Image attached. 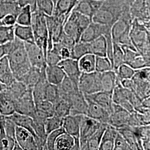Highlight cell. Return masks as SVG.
Listing matches in <instances>:
<instances>
[{
  "mask_svg": "<svg viewBox=\"0 0 150 150\" xmlns=\"http://www.w3.org/2000/svg\"><path fill=\"white\" fill-rule=\"evenodd\" d=\"M7 56L15 79L22 81L31 67L25 42L15 37L11 43V48Z\"/></svg>",
  "mask_w": 150,
  "mask_h": 150,
  "instance_id": "obj_1",
  "label": "cell"
},
{
  "mask_svg": "<svg viewBox=\"0 0 150 150\" xmlns=\"http://www.w3.org/2000/svg\"><path fill=\"white\" fill-rule=\"evenodd\" d=\"M134 18L132 22L129 36L136 51L142 56L150 58V32L147 23Z\"/></svg>",
  "mask_w": 150,
  "mask_h": 150,
  "instance_id": "obj_2",
  "label": "cell"
},
{
  "mask_svg": "<svg viewBox=\"0 0 150 150\" xmlns=\"http://www.w3.org/2000/svg\"><path fill=\"white\" fill-rule=\"evenodd\" d=\"M31 26L35 42L43 50L46 57L48 47V33L45 15L38 10L33 12Z\"/></svg>",
  "mask_w": 150,
  "mask_h": 150,
  "instance_id": "obj_3",
  "label": "cell"
},
{
  "mask_svg": "<svg viewBox=\"0 0 150 150\" xmlns=\"http://www.w3.org/2000/svg\"><path fill=\"white\" fill-rule=\"evenodd\" d=\"M78 86L79 90L85 95L102 91L101 73L96 71L91 73H82Z\"/></svg>",
  "mask_w": 150,
  "mask_h": 150,
  "instance_id": "obj_4",
  "label": "cell"
},
{
  "mask_svg": "<svg viewBox=\"0 0 150 150\" xmlns=\"http://www.w3.org/2000/svg\"><path fill=\"white\" fill-rule=\"evenodd\" d=\"M103 123L82 115L80 125V150H88V139L93 134Z\"/></svg>",
  "mask_w": 150,
  "mask_h": 150,
  "instance_id": "obj_5",
  "label": "cell"
},
{
  "mask_svg": "<svg viewBox=\"0 0 150 150\" xmlns=\"http://www.w3.org/2000/svg\"><path fill=\"white\" fill-rule=\"evenodd\" d=\"M15 112L33 118L35 115L36 104L32 95V89L27 88L21 96L15 100Z\"/></svg>",
  "mask_w": 150,
  "mask_h": 150,
  "instance_id": "obj_6",
  "label": "cell"
},
{
  "mask_svg": "<svg viewBox=\"0 0 150 150\" xmlns=\"http://www.w3.org/2000/svg\"><path fill=\"white\" fill-rule=\"evenodd\" d=\"M28 59L32 67L40 69H45L47 64L43 50L35 42H25Z\"/></svg>",
  "mask_w": 150,
  "mask_h": 150,
  "instance_id": "obj_7",
  "label": "cell"
},
{
  "mask_svg": "<svg viewBox=\"0 0 150 150\" xmlns=\"http://www.w3.org/2000/svg\"><path fill=\"white\" fill-rule=\"evenodd\" d=\"M66 99L71 106L70 115H86L88 108V102L85 96L80 90L71 94Z\"/></svg>",
  "mask_w": 150,
  "mask_h": 150,
  "instance_id": "obj_8",
  "label": "cell"
},
{
  "mask_svg": "<svg viewBox=\"0 0 150 150\" xmlns=\"http://www.w3.org/2000/svg\"><path fill=\"white\" fill-rule=\"evenodd\" d=\"M131 113L118 104H113L112 112L110 115L107 124L117 129L128 126Z\"/></svg>",
  "mask_w": 150,
  "mask_h": 150,
  "instance_id": "obj_9",
  "label": "cell"
},
{
  "mask_svg": "<svg viewBox=\"0 0 150 150\" xmlns=\"http://www.w3.org/2000/svg\"><path fill=\"white\" fill-rule=\"evenodd\" d=\"M111 27L108 25H104L91 22L90 25L82 32L80 41L85 42H90L97 38L104 36L111 32Z\"/></svg>",
  "mask_w": 150,
  "mask_h": 150,
  "instance_id": "obj_10",
  "label": "cell"
},
{
  "mask_svg": "<svg viewBox=\"0 0 150 150\" xmlns=\"http://www.w3.org/2000/svg\"><path fill=\"white\" fill-rule=\"evenodd\" d=\"M103 3L104 1L101 0H79L72 11H76L91 19Z\"/></svg>",
  "mask_w": 150,
  "mask_h": 150,
  "instance_id": "obj_11",
  "label": "cell"
},
{
  "mask_svg": "<svg viewBox=\"0 0 150 150\" xmlns=\"http://www.w3.org/2000/svg\"><path fill=\"white\" fill-rule=\"evenodd\" d=\"M15 137L22 150H38L34 136L27 129L16 126Z\"/></svg>",
  "mask_w": 150,
  "mask_h": 150,
  "instance_id": "obj_12",
  "label": "cell"
},
{
  "mask_svg": "<svg viewBox=\"0 0 150 150\" xmlns=\"http://www.w3.org/2000/svg\"><path fill=\"white\" fill-rule=\"evenodd\" d=\"M85 96L86 100L93 102L103 108L110 115L112 112L113 102L112 98V93L101 91Z\"/></svg>",
  "mask_w": 150,
  "mask_h": 150,
  "instance_id": "obj_13",
  "label": "cell"
},
{
  "mask_svg": "<svg viewBox=\"0 0 150 150\" xmlns=\"http://www.w3.org/2000/svg\"><path fill=\"white\" fill-rule=\"evenodd\" d=\"M58 65L64 71L66 76L78 84L82 74L79 68L78 60L72 58L62 59Z\"/></svg>",
  "mask_w": 150,
  "mask_h": 150,
  "instance_id": "obj_14",
  "label": "cell"
},
{
  "mask_svg": "<svg viewBox=\"0 0 150 150\" xmlns=\"http://www.w3.org/2000/svg\"><path fill=\"white\" fill-rule=\"evenodd\" d=\"M15 112V101L6 86L0 91V113L5 117H8Z\"/></svg>",
  "mask_w": 150,
  "mask_h": 150,
  "instance_id": "obj_15",
  "label": "cell"
},
{
  "mask_svg": "<svg viewBox=\"0 0 150 150\" xmlns=\"http://www.w3.org/2000/svg\"><path fill=\"white\" fill-rule=\"evenodd\" d=\"M82 116L69 115L64 118L62 127L66 133L74 137L80 138V125Z\"/></svg>",
  "mask_w": 150,
  "mask_h": 150,
  "instance_id": "obj_16",
  "label": "cell"
},
{
  "mask_svg": "<svg viewBox=\"0 0 150 150\" xmlns=\"http://www.w3.org/2000/svg\"><path fill=\"white\" fill-rule=\"evenodd\" d=\"M87 101L88 102V108L86 115L101 123L107 124L110 113L96 103L87 100Z\"/></svg>",
  "mask_w": 150,
  "mask_h": 150,
  "instance_id": "obj_17",
  "label": "cell"
},
{
  "mask_svg": "<svg viewBox=\"0 0 150 150\" xmlns=\"http://www.w3.org/2000/svg\"><path fill=\"white\" fill-rule=\"evenodd\" d=\"M79 0H57L54 4L53 16L67 19Z\"/></svg>",
  "mask_w": 150,
  "mask_h": 150,
  "instance_id": "obj_18",
  "label": "cell"
},
{
  "mask_svg": "<svg viewBox=\"0 0 150 150\" xmlns=\"http://www.w3.org/2000/svg\"><path fill=\"white\" fill-rule=\"evenodd\" d=\"M45 75L49 83L58 86L64 79L66 75L64 71L58 64L46 66Z\"/></svg>",
  "mask_w": 150,
  "mask_h": 150,
  "instance_id": "obj_19",
  "label": "cell"
},
{
  "mask_svg": "<svg viewBox=\"0 0 150 150\" xmlns=\"http://www.w3.org/2000/svg\"><path fill=\"white\" fill-rule=\"evenodd\" d=\"M101 82L102 91L112 93L114 88L120 82L113 70L101 73Z\"/></svg>",
  "mask_w": 150,
  "mask_h": 150,
  "instance_id": "obj_20",
  "label": "cell"
},
{
  "mask_svg": "<svg viewBox=\"0 0 150 150\" xmlns=\"http://www.w3.org/2000/svg\"><path fill=\"white\" fill-rule=\"evenodd\" d=\"M15 80L7 56H5L0 59V82L6 86H8Z\"/></svg>",
  "mask_w": 150,
  "mask_h": 150,
  "instance_id": "obj_21",
  "label": "cell"
},
{
  "mask_svg": "<svg viewBox=\"0 0 150 150\" xmlns=\"http://www.w3.org/2000/svg\"><path fill=\"white\" fill-rule=\"evenodd\" d=\"M7 117L11 120L17 126L30 131L34 136L35 138H36V134L33 129V120L31 117L15 112Z\"/></svg>",
  "mask_w": 150,
  "mask_h": 150,
  "instance_id": "obj_22",
  "label": "cell"
},
{
  "mask_svg": "<svg viewBox=\"0 0 150 150\" xmlns=\"http://www.w3.org/2000/svg\"><path fill=\"white\" fill-rule=\"evenodd\" d=\"M90 54L95 56H107V42L104 36H101L88 42Z\"/></svg>",
  "mask_w": 150,
  "mask_h": 150,
  "instance_id": "obj_23",
  "label": "cell"
},
{
  "mask_svg": "<svg viewBox=\"0 0 150 150\" xmlns=\"http://www.w3.org/2000/svg\"><path fill=\"white\" fill-rule=\"evenodd\" d=\"M129 145L131 150H141L138 139L132 127L126 126L117 129Z\"/></svg>",
  "mask_w": 150,
  "mask_h": 150,
  "instance_id": "obj_24",
  "label": "cell"
},
{
  "mask_svg": "<svg viewBox=\"0 0 150 150\" xmlns=\"http://www.w3.org/2000/svg\"><path fill=\"white\" fill-rule=\"evenodd\" d=\"M48 83L45 70L40 80L32 88V95L35 103L45 100V92Z\"/></svg>",
  "mask_w": 150,
  "mask_h": 150,
  "instance_id": "obj_25",
  "label": "cell"
},
{
  "mask_svg": "<svg viewBox=\"0 0 150 150\" xmlns=\"http://www.w3.org/2000/svg\"><path fill=\"white\" fill-rule=\"evenodd\" d=\"M58 88L60 97L63 98H66L71 94L79 91L78 84L66 76L62 82L58 85Z\"/></svg>",
  "mask_w": 150,
  "mask_h": 150,
  "instance_id": "obj_26",
  "label": "cell"
},
{
  "mask_svg": "<svg viewBox=\"0 0 150 150\" xmlns=\"http://www.w3.org/2000/svg\"><path fill=\"white\" fill-rule=\"evenodd\" d=\"M15 37L24 42H35L31 26H23L16 23L14 26Z\"/></svg>",
  "mask_w": 150,
  "mask_h": 150,
  "instance_id": "obj_27",
  "label": "cell"
},
{
  "mask_svg": "<svg viewBox=\"0 0 150 150\" xmlns=\"http://www.w3.org/2000/svg\"><path fill=\"white\" fill-rule=\"evenodd\" d=\"M45 68L40 69L37 67L31 66V69L28 71L21 82L27 86L28 88L32 89V88L40 80Z\"/></svg>",
  "mask_w": 150,
  "mask_h": 150,
  "instance_id": "obj_28",
  "label": "cell"
},
{
  "mask_svg": "<svg viewBox=\"0 0 150 150\" xmlns=\"http://www.w3.org/2000/svg\"><path fill=\"white\" fill-rule=\"evenodd\" d=\"M96 56L91 54H86L78 60L79 68L82 73H91L95 71Z\"/></svg>",
  "mask_w": 150,
  "mask_h": 150,
  "instance_id": "obj_29",
  "label": "cell"
},
{
  "mask_svg": "<svg viewBox=\"0 0 150 150\" xmlns=\"http://www.w3.org/2000/svg\"><path fill=\"white\" fill-rule=\"evenodd\" d=\"M74 144V137L65 132L59 135L56 139L54 144V150H72Z\"/></svg>",
  "mask_w": 150,
  "mask_h": 150,
  "instance_id": "obj_30",
  "label": "cell"
},
{
  "mask_svg": "<svg viewBox=\"0 0 150 150\" xmlns=\"http://www.w3.org/2000/svg\"><path fill=\"white\" fill-rule=\"evenodd\" d=\"M21 8L17 2L4 1L0 4V20L10 14L17 16Z\"/></svg>",
  "mask_w": 150,
  "mask_h": 150,
  "instance_id": "obj_31",
  "label": "cell"
},
{
  "mask_svg": "<svg viewBox=\"0 0 150 150\" xmlns=\"http://www.w3.org/2000/svg\"><path fill=\"white\" fill-rule=\"evenodd\" d=\"M54 115L64 118L70 115L71 106L69 102L65 98L60 97L54 104Z\"/></svg>",
  "mask_w": 150,
  "mask_h": 150,
  "instance_id": "obj_32",
  "label": "cell"
},
{
  "mask_svg": "<svg viewBox=\"0 0 150 150\" xmlns=\"http://www.w3.org/2000/svg\"><path fill=\"white\" fill-rule=\"evenodd\" d=\"M107 126L106 123H102L100 128L88 139V150H98L102 136Z\"/></svg>",
  "mask_w": 150,
  "mask_h": 150,
  "instance_id": "obj_33",
  "label": "cell"
},
{
  "mask_svg": "<svg viewBox=\"0 0 150 150\" xmlns=\"http://www.w3.org/2000/svg\"><path fill=\"white\" fill-rule=\"evenodd\" d=\"M27 86L20 81H14L10 86H7V89L12 98L15 100L21 96L27 90Z\"/></svg>",
  "mask_w": 150,
  "mask_h": 150,
  "instance_id": "obj_34",
  "label": "cell"
},
{
  "mask_svg": "<svg viewBox=\"0 0 150 150\" xmlns=\"http://www.w3.org/2000/svg\"><path fill=\"white\" fill-rule=\"evenodd\" d=\"M71 58L79 59L86 54H90L88 42L79 41L76 42L73 47L71 50Z\"/></svg>",
  "mask_w": 150,
  "mask_h": 150,
  "instance_id": "obj_35",
  "label": "cell"
},
{
  "mask_svg": "<svg viewBox=\"0 0 150 150\" xmlns=\"http://www.w3.org/2000/svg\"><path fill=\"white\" fill-rule=\"evenodd\" d=\"M32 12L29 6L22 7L16 18V23L23 26H31Z\"/></svg>",
  "mask_w": 150,
  "mask_h": 150,
  "instance_id": "obj_36",
  "label": "cell"
},
{
  "mask_svg": "<svg viewBox=\"0 0 150 150\" xmlns=\"http://www.w3.org/2000/svg\"><path fill=\"white\" fill-rule=\"evenodd\" d=\"M59 45L54 43L52 48L47 51L46 56V63L47 66L57 65L62 60L59 54Z\"/></svg>",
  "mask_w": 150,
  "mask_h": 150,
  "instance_id": "obj_37",
  "label": "cell"
},
{
  "mask_svg": "<svg viewBox=\"0 0 150 150\" xmlns=\"http://www.w3.org/2000/svg\"><path fill=\"white\" fill-rule=\"evenodd\" d=\"M14 26H0V45L12 42L15 40Z\"/></svg>",
  "mask_w": 150,
  "mask_h": 150,
  "instance_id": "obj_38",
  "label": "cell"
},
{
  "mask_svg": "<svg viewBox=\"0 0 150 150\" xmlns=\"http://www.w3.org/2000/svg\"><path fill=\"white\" fill-rule=\"evenodd\" d=\"M36 104V112L48 118L54 115V104L47 100H44Z\"/></svg>",
  "mask_w": 150,
  "mask_h": 150,
  "instance_id": "obj_39",
  "label": "cell"
},
{
  "mask_svg": "<svg viewBox=\"0 0 150 150\" xmlns=\"http://www.w3.org/2000/svg\"><path fill=\"white\" fill-rule=\"evenodd\" d=\"M64 118L53 115L47 118L45 122V129L47 134L54 130L57 129L62 127Z\"/></svg>",
  "mask_w": 150,
  "mask_h": 150,
  "instance_id": "obj_40",
  "label": "cell"
},
{
  "mask_svg": "<svg viewBox=\"0 0 150 150\" xmlns=\"http://www.w3.org/2000/svg\"><path fill=\"white\" fill-rule=\"evenodd\" d=\"M16 141L6 134L2 123L0 122V150H12Z\"/></svg>",
  "mask_w": 150,
  "mask_h": 150,
  "instance_id": "obj_41",
  "label": "cell"
},
{
  "mask_svg": "<svg viewBox=\"0 0 150 150\" xmlns=\"http://www.w3.org/2000/svg\"><path fill=\"white\" fill-rule=\"evenodd\" d=\"M114 71L116 72L118 80L120 82L123 80L131 79L134 75L136 70L130 67L129 64L124 63Z\"/></svg>",
  "mask_w": 150,
  "mask_h": 150,
  "instance_id": "obj_42",
  "label": "cell"
},
{
  "mask_svg": "<svg viewBox=\"0 0 150 150\" xmlns=\"http://www.w3.org/2000/svg\"><path fill=\"white\" fill-rule=\"evenodd\" d=\"M113 70L112 64L107 56H96L95 71L99 73H103Z\"/></svg>",
  "mask_w": 150,
  "mask_h": 150,
  "instance_id": "obj_43",
  "label": "cell"
},
{
  "mask_svg": "<svg viewBox=\"0 0 150 150\" xmlns=\"http://www.w3.org/2000/svg\"><path fill=\"white\" fill-rule=\"evenodd\" d=\"M123 64H124V56L122 49L118 43L113 42L112 52L113 70H116L120 65Z\"/></svg>",
  "mask_w": 150,
  "mask_h": 150,
  "instance_id": "obj_44",
  "label": "cell"
},
{
  "mask_svg": "<svg viewBox=\"0 0 150 150\" xmlns=\"http://www.w3.org/2000/svg\"><path fill=\"white\" fill-rule=\"evenodd\" d=\"M37 10L46 16H52L54 13V4L52 0H36Z\"/></svg>",
  "mask_w": 150,
  "mask_h": 150,
  "instance_id": "obj_45",
  "label": "cell"
},
{
  "mask_svg": "<svg viewBox=\"0 0 150 150\" xmlns=\"http://www.w3.org/2000/svg\"><path fill=\"white\" fill-rule=\"evenodd\" d=\"M127 64H129L130 67L135 70H139L145 67H150V58L146 57L139 54Z\"/></svg>",
  "mask_w": 150,
  "mask_h": 150,
  "instance_id": "obj_46",
  "label": "cell"
},
{
  "mask_svg": "<svg viewBox=\"0 0 150 150\" xmlns=\"http://www.w3.org/2000/svg\"><path fill=\"white\" fill-rule=\"evenodd\" d=\"M59 98L60 96L58 86L48 83L45 92V100L54 104Z\"/></svg>",
  "mask_w": 150,
  "mask_h": 150,
  "instance_id": "obj_47",
  "label": "cell"
},
{
  "mask_svg": "<svg viewBox=\"0 0 150 150\" xmlns=\"http://www.w3.org/2000/svg\"><path fill=\"white\" fill-rule=\"evenodd\" d=\"M64 133H65V131L62 127L48 134L46 141V150H54V144L56 139H57L59 135Z\"/></svg>",
  "mask_w": 150,
  "mask_h": 150,
  "instance_id": "obj_48",
  "label": "cell"
},
{
  "mask_svg": "<svg viewBox=\"0 0 150 150\" xmlns=\"http://www.w3.org/2000/svg\"><path fill=\"white\" fill-rule=\"evenodd\" d=\"M0 122L2 123L6 134L11 138L16 139V126L14 122L7 117H5L4 120Z\"/></svg>",
  "mask_w": 150,
  "mask_h": 150,
  "instance_id": "obj_49",
  "label": "cell"
},
{
  "mask_svg": "<svg viewBox=\"0 0 150 150\" xmlns=\"http://www.w3.org/2000/svg\"><path fill=\"white\" fill-rule=\"evenodd\" d=\"M129 150L131 149L129 144L126 140L124 139L122 135L118 132L114 141L113 150Z\"/></svg>",
  "mask_w": 150,
  "mask_h": 150,
  "instance_id": "obj_50",
  "label": "cell"
},
{
  "mask_svg": "<svg viewBox=\"0 0 150 150\" xmlns=\"http://www.w3.org/2000/svg\"><path fill=\"white\" fill-rule=\"evenodd\" d=\"M57 43H59L61 47H67L71 50L76 43V41L73 38L67 35L63 32Z\"/></svg>",
  "mask_w": 150,
  "mask_h": 150,
  "instance_id": "obj_51",
  "label": "cell"
},
{
  "mask_svg": "<svg viewBox=\"0 0 150 150\" xmlns=\"http://www.w3.org/2000/svg\"><path fill=\"white\" fill-rule=\"evenodd\" d=\"M17 2L21 8L29 6L32 13L37 11L36 0H18Z\"/></svg>",
  "mask_w": 150,
  "mask_h": 150,
  "instance_id": "obj_52",
  "label": "cell"
},
{
  "mask_svg": "<svg viewBox=\"0 0 150 150\" xmlns=\"http://www.w3.org/2000/svg\"><path fill=\"white\" fill-rule=\"evenodd\" d=\"M17 16L14 15H7L1 20L3 25L14 26L16 23Z\"/></svg>",
  "mask_w": 150,
  "mask_h": 150,
  "instance_id": "obj_53",
  "label": "cell"
},
{
  "mask_svg": "<svg viewBox=\"0 0 150 150\" xmlns=\"http://www.w3.org/2000/svg\"><path fill=\"white\" fill-rule=\"evenodd\" d=\"M114 142L112 141H101L98 150H113Z\"/></svg>",
  "mask_w": 150,
  "mask_h": 150,
  "instance_id": "obj_54",
  "label": "cell"
},
{
  "mask_svg": "<svg viewBox=\"0 0 150 150\" xmlns=\"http://www.w3.org/2000/svg\"><path fill=\"white\" fill-rule=\"evenodd\" d=\"M59 54L61 59H67L71 58V51L69 48L64 47H60Z\"/></svg>",
  "mask_w": 150,
  "mask_h": 150,
  "instance_id": "obj_55",
  "label": "cell"
},
{
  "mask_svg": "<svg viewBox=\"0 0 150 150\" xmlns=\"http://www.w3.org/2000/svg\"><path fill=\"white\" fill-rule=\"evenodd\" d=\"M12 42L0 45V59L4 56H7L11 48Z\"/></svg>",
  "mask_w": 150,
  "mask_h": 150,
  "instance_id": "obj_56",
  "label": "cell"
},
{
  "mask_svg": "<svg viewBox=\"0 0 150 150\" xmlns=\"http://www.w3.org/2000/svg\"><path fill=\"white\" fill-rule=\"evenodd\" d=\"M13 150H22V149L21 148V147L20 146V145L18 144V143L16 141L14 146H13Z\"/></svg>",
  "mask_w": 150,
  "mask_h": 150,
  "instance_id": "obj_57",
  "label": "cell"
},
{
  "mask_svg": "<svg viewBox=\"0 0 150 150\" xmlns=\"http://www.w3.org/2000/svg\"><path fill=\"white\" fill-rule=\"evenodd\" d=\"M6 85H4V84H2L1 82H0V91L1 90H2V89H4L5 87H6Z\"/></svg>",
  "mask_w": 150,
  "mask_h": 150,
  "instance_id": "obj_58",
  "label": "cell"
},
{
  "mask_svg": "<svg viewBox=\"0 0 150 150\" xmlns=\"http://www.w3.org/2000/svg\"><path fill=\"white\" fill-rule=\"evenodd\" d=\"M5 118V116H4L3 115H2L1 113H0V121H2L3 120H4V118Z\"/></svg>",
  "mask_w": 150,
  "mask_h": 150,
  "instance_id": "obj_59",
  "label": "cell"
},
{
  "mask_svg": "<svg viewBox=\"0 0 150 150\" xmlns=\"http://www.w3.org/2000/svg\"><path fill=\"white\" fill-rule=\"evenodd\" d=\"M6 1H9V2H17L18 0H4Z\"/></svg>",
  "mask_w": 150,
  "mask_h": 150,
  "instance_id": "obj_60",
  "label": "cell"
},
{
  "mask_svg": "<svg viewBox=\"0 0 150 150\" xmlns=\"http://www.w3.org/2000/svg\"><path fill=\"white\" fill-rule=\"evenodd\" d=\"M52 1H54V4H55V3H56V1H57V0H52Z\"/></svg>",
  "mask_w": 150,
  "mask_h": 150,
  "instance_id": "obj_61",
  "label": "cell"
},
{
  "mask_svg": "<svg viewBox=\"0 0 150 150\" xmlns=\"http://www.w3.org/2000/svg\"><path fill=\"white\" fill-rule=\"evenodd\" d=\"M1 25H2V22L0 20V26H1Z\"/></svg>",
  "mask_w": 150,
  "mask_h": 150,
  "instance_id": "obj_62",
  "label": "cell"
},
{
  "mask_svg": "<svg viewBox=\"0 0 150 150\" xmlns=\"http://www.w3.org/2000/svg\"><path fill=\"white\" fill-rule=\"evenodd\" d=\"M4 0H0V4L2 2H3Z\"/></svg>",
  "mask_w": 150,
  "mask_h": 150,
  "instance_id": "obj_63",
  "label": "cell"
}]
</instances>
